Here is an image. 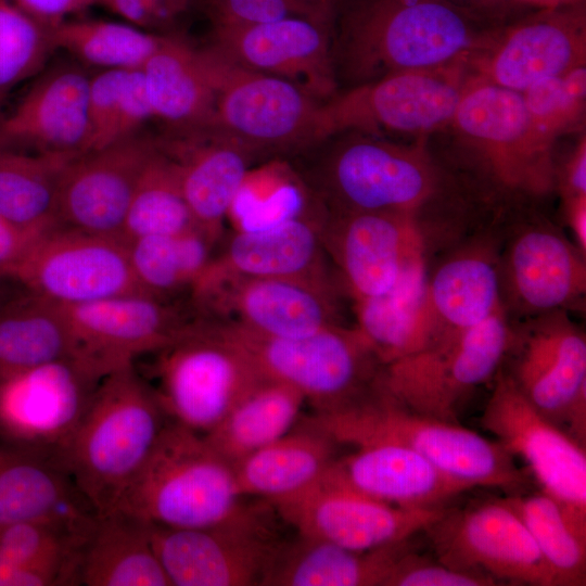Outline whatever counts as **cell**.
<instances>
[{
  "label": "cell",
  "mask_w": 586,
  "mask_h": 586,
  "mask_svg": "<svg viewBox=\"0 0 586 586\" xmlns=\"http://www.w3.org/2000/svg\"><path fill=\"white\" fill-rule=\"evenodd\" d=\"M497 27L449 0H343L332 40L337 85L466 63Z\"/></svg>",
  "instance_id": "6da1fadb"
},
{
  "label": "cell",
  "mask_w": 586,
  "mask_h": 586,
  "mask_svg": "<svg viewBox=\"0 0 586 586\" xmlns=\"http://www.w3.org/2000/svg\"><path fill=\"white\" fill-rule=\"evenodd\" d=\"M436 155L482 195L530 202L556 191V145L534 126L521 93L467 79Z\"/></svg>",
  "instance_id": "7a4b0ae2"
},
{
  "label": "cell",
  "mask_w": 586,
  "mask_h": 586,
  "mask_svg": "<svg viewBox=\"0 0 586 586\" xmlns=\"http://www.w3.org/2000/svg\"><path fill=\"white\" fill-rule=\"evenodd\" d=\"M335 136L319 170L328 213H394L422 224L426 211L459 192L456 176L434 153L430 138Z\"/></svg>",
  "instance_id": "3957f363"
},
{
  "label": "cell",
  "mask_w": 586,
  "mask_h": 586,
  "mask_svg": "<svg viewBox=\"0 0 586 586\" xmlns=\"http://www.w3.org/2000/svg\"><path fill=\"white\" fill-rule=\"evenodd\" d=\"M304 422L336 444L355 447L396 444L423 456L442 471L474 487L518 493L526 475L497 441L476 432L416 412L396 402L381 386H373L352 403L328 412H316Z\"/></svg>",
  "instance_id": "277c9868"
},
{
  "label": "cell",
  "mask_w": 586,
  "mask_h": 586,
  "mask_svg": "<svg viewBox=\"0 0 586 586\" xmlns=\"http://www.w3.org/2000/svg\"><path fill=\"white\" fill-rule=\"evenodd\" d=\"M167 421L135 365L101 379L62 461L97 515L116 510Z\"/></svg>",
  "instance_id": "5b68a950"
},
{
  "label": "cell",
  "mask_w": 586,
  "mask_h": 586,
  "mask_svg": "<svg viewBox=\"0 0 586 586\" xmlns=\"http://www.w3.org/2000/svg\"><path fill=\"white\" fill-rule=\"evenodd\" d=\"M242 497L233 466L203 434L168 420L115 511L146 524L206 527L233 515Z\"/></svg>",
  "instance_id": "8992f818"
},
{
  "label": "cell",
  "mask_w": 586,
  "mask_h": 586,
  "mask_svg": "<svg viewBox=\"0 0 586 586\" xmlns=\"http://www.w3.org/2000/svg\"><path fill=\"white\" fill-rule=\"evenodd\" d=\"M267 379L297 390L316 412L341 408L367 393L382 365L354 328L334 324L301 337H272L209 320Z\"/></svg>",
  "instance_id": "52a82bcc"
},
{
  "label": "cell",
  "mask_w": 586,
  "mask_h": 586,
  "mask_svg": "<svg viewBox=\"0 0 586 586\" xmlns=\"http://www.w3.org/2000/svg\"><path fill=\"white\" fill-rule=\"evenodd\" d=\"M152 355L149 384L166 418L203 435L264 378L239 346L198 317Z\"/></svg>",
  "instance_id": "ba28073f"
},
{
  "label": "cell",
  "mask_w": 586,
  "mask_h": 586,
  "mask_svg": "<svg viewBox=\"0 0 586 586\" xmlns=\"http://www.w3.org/2000/svg\"><path fill=\"white\" fill-rule=\"evenodd\" d=\"M467 79L461 63L394 73L345 88L320 104L316 143L348 131L430 138L450 122Z\"/></svg>",
  "instance_id": "9c48e42d"
},
{
  "label": "cell",
  "mask_w": 586,
  "mask_h": 586,
  "mask_svg": "<svg viewBox=\"0 0 586 586\" xmlns=\"http://www.w3.org/2000/svg\"><path fill=\"white\" fill-rule=\"evenodd\" d=\"M511 321L504 307L468 329L438 335L424 348L382 367L384 391L405 407L456 422L460 402L504 365Z\"/></svg>",
  "instance_id": "30bf717a"
},
{
  "label": "cell",
  "mask_w": 586,
  "mask_h": 586,
  "mask_svg": "<svg viewBox=\"0 0 586 586\" xmlns=\"http://www.w3.org/2000/svg\"><path fill=\"white\" fill-rule=\"evenodd\" d=\"M272 506L243 505L206 527L143 523L171 586L264 585L282 542L271 526Z\"/></svg>",
  "instance_id": "8fae6325"
},
{
  "label": "cell",
  "mask_w": 586,
  "mask_h": 586,
  "mask_svg": "<svg viewBox=\"0 0 586 586\" xmlns=\"http://www.w3.org/2000/svg\"><path fill=\"white\" fill-rule=\"evenodd\" d=\"M481 416L483 429L527 466L542 493L560 507L564 519L586 538L585 446L538 411L500 369Z\"/></svg>",
  "instance_id": "7c38bea8"
},
{
  "label": "cell",
  "mask_w": 586,
  "mask_h": 586,
  "mask_svg": "<svg viewBox=\"0 0 586 586\" xmlns=\"http://www.w3.org/2000/svg\"><path fill=\"white\" fill-rule=\"evenodd\" d=\"M215 88L211 126L252 154L316 143L320 104L295 85L239 66L203 49Z\"/></svg>",
  "instance_id": "4fadbf2b"
},
{
  "label": "cell",
  "mask_w": 586,
  "mask_h": 586,
  "mask_svg": "<svg viewBox=\"0 0 586 586\" xmlns=\"http://www.w3.org/2000/svg\"><path fill=\"white\" fill-rule=\"evenodd\" d=\"M101 379L62 358L1 380L0 441L62 469Z\"/></svg>",
  "instance_id": "5bb4252c"
},
{
  "label": "cell",
  "mask_w": 586,
  "mask_h": 586,
  "mask_svg": "<svg viewBox=\"0 0 586 586\" xmlns=\"http://www.w3.org/2000/svg\"><path fill=\"white\" fill-rule=\"evenodd\" d=\"M4 278L59 305L148 294L132 271L125 240L62 225L39 234Z\"/></svg>",
  "instance_id": "9a60e30c"
},
{
  "label": "cell",
  "mask_w": 586,
  "mask_h": 586,
  "mask_svg": "<svg viewBox=\"0 0 586 586\" xmlns=\"http://www.w3.org/2000/svg\"><path fill=\"white\" fill-rule=\"evenodd\" d=\"M199 318L272 337H301L340 324L331 281L200 275L189 292Z\"/></svg>",
  "instance_id": "2e32d148"
},
{
  "label": "cell",
  "mask_w": 586,
  "mask_h": 586,
  "mask_svg": "<svg viewBox=\"0 0 586 586\" xmlns=\"http://www.w3.org/2000/svg\"><path fill=\"white\" fill-rule=\"evenodd\" d=\"M586 64V4L537 9L497 27L467 60L470 79L515 92Z\"/></svg>",
  "instance_id": "e0dca14e"
},
{
  "label": "cell",
  "mask_w": 586,
  "mask_h": 586,
  "mask_svg": "<svg viewBox=\"0 0 586 586\" xmlns=\"http://www.w3.org/2000/svg\"><path fill=\"white\" fill-rule=\"evenodd\" d=\"M424 532L437 560L497 581L559 586L519 515L504 499L444 510Z\"/></svg>",
  "instance_id": "ac0fdd59"
},
{
  "label": "cell",
  "mask_w": 586,
  "mask_h": 586,
  "mask_svg": "<svg viewBox=\"0 0 586 586\" xmlns=\"http://www.w3.org/2000/svg\"><path fill=\"white\" fill-rule=\"evenodd\" d=\"M59 306L68 329L72 358L100 378L165 347L196 318L186 316L171 300L148 294Z\"/></svg>",
  "instance_id": "d6986e66"
},
{
  "label": "cell",
  "mask_w": 586,
  "mask_h": 586,
  "mask_svg": "<svg viewBox=\"0 0 586 586\" xmlns=\"http://www.w3.org/2000/svg\"><path fill=\"white\" fill-rule=\"evenodd\" d=\"M297 535L353 550H373L424 532L445 508L393 506L345 486L324 474L308 487L269 502Z\"/></svg>",
  "instance_id": "ffe728a7"
},
{
  "label": "cell",
  "mask_w": 586,
  "mask_h": 586,
  "mask_svg": "<svg viewBox=\"0 0 586 586\" xmlns=\"http://www.w3.org/2000/svg\"><path fill=\"white\" fill-rule=\"evenodd\" d=\"M499 243L501 304L527 318L579 306L586 294V259L550 221L525 217Z\"/></svg>",
  "instance_id": "44dd1931"
},
{
  "label": "cell",
  "mask_w": 586,
  "mask_h": 586,
  "mask_svg": "<svg viewBox=\"0 0 586 586\" xmlns=\"http://www.w3.org/2000/svg\"><path fill=\"white\" fill-rule=\"evenodd\" d=\"M321 237L354 302L386 293L413 265L425 260L423 226L408 215L327 212Z\"/></svg>",
  "instance_id": "7402d4cb"
},
{
  "label": "cell",
  "mask_w": 586,
  "mask_h": 586,
  "mask_svg": "<svg viewBox=\"0 0 586 586\" xmlns=\"http://www.w3.org/2000/svg\"><path fill=\"white\" fill-rule=\"evenodd\" d=\"M511 323L505 371L545 417L563 429L571 409L586 400V336L568 310ZM504 370V369H502Z\"/></svg>",
  "instance_id": "603a6c76"
},
{
  "label": "cell",
  "mask_w": 586,
  "mask_h": 586,
  "mask_svg": "<svg viewBox=\"0 0 586 586\" xmlns=\"http://www.w3.org/2000/svg\"><path fill=\"white\" fill-rule=\"evenodd\" d=\"M329 31L301 17L215 26L211 48L239 66L284 79L324 102L339 91Z\"/></svg>",
  "instance_id": "cb8c5ba5"
},
{
  "label": "cell",
  "mask_w": 586,
  "mask_h": 586,
  "mask_svg": "<svg viewBox=\"0 0 586 586\" xmlns=\"http://www.w3.org/2000/svg\"><path fill=\"white\" fill-rule=\"evenodd\" d=\"M156 150V138L138 132L73 157L60 181V225L122 238L137 184Z\"/></svg>",
  "instance_id": "d4e9b609"
},
{
  "label": "cell",
  "mask_w": 586,
  "mask_h": 586,
  "mask_svg": "<svg viewBox=\"0 0 586 586\" xmlns=\"http://www.w3.org/2000/svg\"><path fill=\"white\" fill-rule=\"evenodd\" d=\"M90 75L62 62L39 72L0 122V149L78 155L88 151Z\"/></svg>",
  "instance_id": "484cf974"
},
{
  "label": "cell",
  "mask_w": 586,
  "mask_h": 586,
  "mask_svg": "<svg viewBox=\"0 0 586 586\" xmlns=\"http://www.w3.org/2000/svg\"><path fill=\"white\" fill-rule=\"evenodd\" d=\"M331 481L370 498L403 508L433 509L475 488L396 444L357 446L335 458L324 473Z\"/></svg>",
  "instance_id": "4316f807"
},
{
  "label": "cell",
  "mask_w": 586,
  "mask_h": 586,
  "mask_svg": "<svg viewBox=\"0 0 586 586\" xmlns=\"http://www.w3.org/2000/svg\"><path fill=\"white\" fill-rule=\"evenodd\" d=\"M156 140L177 166L182 193L198 227L217 242L252 153L213 128L170 132Z\"/></svg>",
  "instance_id": "83f0119b"
},
{
  "label": "cell",
  "mask_w": 586,
  "mask_h": 586,
  "mask_svg": "<svg viewBox=\"0 0 586 586\" xmlns=\"http://www.w3.org/2000/svg\"><path fill=\"white\" fill-rule=\"evenodd\" d=\"M498 239L477 237L428 271L423 321L431 343L441 334L473 327L502 307Z\"/></svg>",
  "instance_id": "f1b7e54d"
},
{
  "label": "cell",
  "mask_w": 586,
  "mask_h": 586,
  "mask_svg": "<svg viewBox=\"0 0 586 586\" xmlns=\"http://www.w3.org/2000/svg\"><path fill=\"white\" fill-rule=\"evenodd\" d=\"M326 215L313 213L267 229L234 231L201 275L331 281L321 237Z\"/></svg>",
  "instance_id": "f546056e"
},
{
  "label": "cell",
  "mask_w": 586,
  "mask_h": 586,
  "mask_svg": "<svg viewBox=\"0 0 586 586\" xmlns=\"http://www.w3.org/2000/svg\"><path fill=\"white\" fill-rule=\"evenodd\" d=\"M95 518L62 469L0 445V524L46 522L88 533Z\"/></svg>",
  "instance_id": "4dcf8cb0"
},
{
  "label": "cell",
  "mask_w": 586,
  "mask_h": 586,
  "mask_svg": "<svg viewBox=\"0 0 586 586\" xmlns=\"http://www.w3.org/2000/svg\"><path fill=\"white\" fill-rule=\"evenodd\" d=\"M407 550L408 540L360 551L297 535L282 542L264 585L386 586Z\"/></svg>",
  "instance_id": "1f68e13d"
},
{
  "label": "cell",
  "mask_w": 586,
  "mask_h": 586,
  "mask_svg": "<svg viewBox=\"0 0 586 586\" xmlns=\"http://www.w3.org/2000/svg\"><path fill=\"white\" fill-rule=\"evenodd\" d=\"M142 73L154 117L165 122L170 132L211 126L215 88L203 50L163 36Z\"/></svg>",
  "instance_id": "d6a6232c"
},
{
  "label": "cell",
  "mask_w": 586,
  "mask_h": 586,
  "mask_svg": "<svg viewBox=\"0 0 586 586\" xmlns=\"http://www.w3.org/2000/svg\"><path fill=\"white\" fill-rule=\"evenodd\" d=\"M337 444L320 430L303 425L233 464L242 496L271 502L317 482L335 460Z\"/></svg>",
  "instance_id": "836d02e7"
},
{
  "label": "cell",
  "mask_w": 586,
  "mask_h": 586,
  "mask_svg": "<svg viewBox=\"0 0 586 586\" xmlns=\"http://www.w3.org/2000/svg\"><path fill=\"white\" fill-rule=\"evenodd\" d=\"M80 585L171 586L144 524L119 511L97 515L80 551Z\"/></svg>",
  "instance_id": "e575fe53"
},
{
  "label": "cell",
  "mask_w": 586,
  "mask_h": 586,
  "mask_svg": "<svg viewBox=\"0 0 586 586\" xmlns=\"http://www.w3.org/2000/svg\"><path fill=\"white\" fill-rule=\"evenodd\" d=\"M426 259L413 265L386 293L355 301L356 328L382 366L431 343L423 322Z\"/></svg>",
  "instance_id": "d590c367"
},
{
  "label": "cell",
  "mask_w": 586,
  "mask_h": 586,
  "mask_svg": "<svg viewBox=\"0 0 586 586\" xmlns=\"http://www.w3.org/2000/svg\"><path fill=\"white\" fill-rule=\"evenodd\" d=\"M304 403L297 390L263 378L204 437L233 466L291 431Z\"/></svg>",
  "instance_id": "8d00e7d4"
},
{
  "label": "cell",
  "mask_w": 586,
  "mask_h": 586,
  "mask_svg": "<svg viewBox=\"0 0 586 586\" xmlns=\"http://www.w3.org/2000/svg\"><path fill=\"white\" fill-rule=\"evenodd\" d=\"M75 156L0 149V216L35 234L60 226L61 176Z\"/></svg>",
  "instance_id": "74e56055"
},
{
  "label": "cell",
  "mask_w": 586,
  "mask_h": 586,
  "mask_svg": "<svg viewBox=\"0 0 586 586\" xmlns=\"http://www.w3.org/2000/svg\"><path fill=\"white\" fill-rule=\"evenodd\" d=\"M62 358L72 342L58 304L26 292L0 305V381Z\"/></svg>",
  "instance_id": "f35d334b"
},
{
  "label": "cell",
  "mask_w": 586,
  "mask_h": 586,
  "mask_svg": "<svg viewBox=\"0 0 586 586\" xmlns=\"http://www.w3.org/2000/svg\"><path fill=\"white\" fill-rule=\"evenodd\" d=\"M216 241L201 229L127 242L132 271L149 295L171 300L192 285L212 259Z\"/></svg>",
  "instance_id": "ab89813d"
},
{
  "label": "cell",
  "mask_w": 586,
  "mask_h": 586,
  "mask_svg": "<svg viewBox=\"0 0 586 586\" xmlns=\"http://www.w3.org/2000/svg\"><path fill=\"white\" fill-rule=\"evenodd\" d=\"M302 179L284 162L246 171L227 214L235 231L267 229L316 213Z\"/></svg>",
  "instance_id": "60d3db41"
},
{
  "label": "cell",
  "mask_w": 586,
  "mask_h": 586,
  "mask_svg": "<svg viewBox=\"0 0 586 586\" xmlns=\"http://www.w3.org/2000/svg\"><path fill=\"white\" fill-rule=\"evenodd\" d=\"M193 229L200 228L182 193L177 166L157 144L131 199L122 238L129 242Z\"/></svg>",
  "instance_id": "b9f144b4"
},
{
  "label": "cell",
  "mask_w": 586,
  "mask_h": 586,
  "mask_svg": "<svg viewBox=\"0 0 586 586\" xmlns=\"http://www.w3.org/2000/svg\"><path fill=\"white\" fill-rule=\"evenodd\" d=\"M54 49L104 69H141L162 37L136 27L97 20L64 21L50 29Z\"/></svg>",
  "instance_id": "7bdbcfd3"
},
{
  "label": "cell",
  "mask_w": 586,
  "mask_h": 586,
  "mask_svg": "<svg viewBox=\"0 0 586 586\" xmlns=\"http://www.w3.org/2000/svg\"><path fill=\"white\" fill-rule=\"evenodd\" d=\"M519 515L559 586L586 584V538L576 534L558 504L544 493L504 498Z\"/></svg>",
  "instance_id": "ee69618b"
},
{
  "label": "cell",
  "mask_w": 586,
  "mask_h": 586,
  "mask_svg": "<svg viewBox=\"0 0 586 586\" xmlns=\"http://www.w3.org/2000/svg\"><path fill=\"white\" fill-rule=\"evenodd\" d=\"M88 533L46 522L0 524V561L53 570L80 585V551Z\"/></svg>",
  "instance_id": "f6af8a7d"
},
{
  "label": "cell",
  "mask_w": 586,
  "mask_h": 586,
  "mask_svg": "<svg viewBox=\"0 0 586 586\" xmlns=\"http://www.w3.org/2000/svg\"><path fill=\"white\" fill-rule=\"evenodd\" d=\"M521 95L534 126L553 144L585 132L586 64L542 79Z\"/></svg>",
  "instance_id": "bcb514c9"
},
{
  "label": "cell",
  "mask_w": 586,
  "mask_h": 586,
  "mask_svg": "<svg viewBox=\"0 0 586 586\" xmlns=\"http://www.w3.org/2000/svg\"><path fill=\"white\" fill-rule=\"evenodd\" d=\"M54 50L50 30L9 0H0V101L18 82L39 74Z\"/></svg>",
  "instance_id": "7dc6e473"
},
{
  "label": "cell",
  "mask_w": 586,
  "mask_h": 586,
  "mask_svg": "<svg viewBox=\"0 0 586 586\" xmlns=\"http://www.w3.org/2000/svg\"><path fill=\"white\" fill-rule=\"evenodd\" d=\"M215 26L301 17L330 28L336 0H211Z\"/></svg>",
  "instance_id": "c3c4849f"
},
{
  "label": "cell",
  "mask_w": 586,
  "mask_h": 586,
  "mask_svg": "<svg viewBox=\"0 0 586 586\" xmlns=\"http://www.w3.org/2000/svg\"><path fill=\"white\" fill-rule=\"evenodd\" d=\"M128 71L104 69L90 77L88 91V151L113 142L120 95Z\"/></svg>",
  "instance_id": "681fc988"
},
{
  "label": "cell",
  "mask_w": 586,
  "mask_h": 586,
  "mask_svg": "<svg viewBox=\"0 0 586 586\" xmlns=\"http://www.w3.org/2000/svg\"><path fill=\"white\" fill-rule=\"evenodd\" d=\"M494 579L431 561L407 550L386 586H493Z\"/></svg>",
  "instance_id": "f907efd6"
},
{
  "label": "cell",
  "mask_w": 586,
  "mask_h": 586,
  "mask_svg": "<svg viewBox=\"0 0 586 586\" xmlns=\"http://www.w3.org/2000/svg\"><path fill=\"white\" fill-rule=\"evenodd\" d=\"M154 118L141 69L128 71L123 87L113 142L138 133L149 119Z\"/></svg>",
  "instance_id": "816d5d0a"
},
{
  "label": "cell",
  "mask_w": 586,
  "mask_h": 586,
  "mask_svg": "<svg viewBox=\"0 0 586 586\" xmlns=\"http://www.w3.org/2000/svg\"><path fill=\"white\" fill-rule=\"evenodd\" d=\"M556 191L561 199L586 195V135L578 133L568 155L556 166Z\"/></svg>",
  "instance_id": "f5cc1de1"
},
{
  "label": "cell",
  "mask_w": 586,
  "mask_h": 586,
  "mask_svg": "<svg viewBox=\"0 0 586 586\" xmlns=\"http://www.w3.org/2000/svg\"><path fill=\"white\" fill-rule=\"evenodd\" d=\"M23 13L47 29L66 17L97 4V0H9Z\"/></svg>",
  "instance_id": "db71d44e"
},
{
  "label": "cell",
  "mask_w": 586,
  "mask_h": 586,
  "mask_svg": "<svg viewBox=\"0 0 586 586\" xmlns=\"http://www.w3.org/2000/svg\"><path fill=\"white\" fill-rule=\"evenodd\" d=\"M72 585L60 572L0 561V586Z\"/></svg>",
  "instance_id": "11a10c76"
},
{
  "label": "cell",
  "mask_w": 586,
  "mask_h": 586,
  "mask_svg": "<svg viewBox=\"0 0 586 586\" xmlns=\"http://www.w3.org/2000/svg\"><path fill=\"white\" fill-rule=\"evenodd\" d=\"M97 2L138 27H154L170 16L163 8L149 0H97Z\"/></svg>",
  "instance_id": "9f6ffc18"
},
{
  "label": "cell",
  "mask_w": 586,
  "mask_h": 586,
  "mask_svg": "<svg viewBox=\"0 0 586 586\" xmlns=\"http://www.w3.org/2000/svg\"><path fill=\"white\" fill-rule=\"evenodd\" d=\"M483 21L501 26L533 10H526L511 0H449Z\"/></svg>",
  "instance_id": "6f0895ef"
},
{
  "label": "cell",
  "mask_w": 586,
  "mask_h": 586,
  "mask_svg": "<svg viewBox=\"0 0 586 586\" xmlns=\"http://www.w3.org/2000/svg\"><path fill=\"white\" fill-rule=\"evenodd\" d=\"M38 235L0 216V277H4Z\"/></svg>",
  "instance_id": "680465c9"
},
{
  "label": "cell",
  "mask_w": 586,
  "mask_h": 586,
  "mask_svg": "<svg viewBox=\"0 0 586 586\" xmlns=\"http://www.w3.org/2000/svg\"><path fill=\"white\" fill-rule=\"evenodd\" d=\"M561 200L564 221L573 234L574 244L586 254V195Z\"/></svg>",
  "instance_id": "91938a15"
},
{
  "label": "cell",
  "mask_w": 586,
  "mask_h": 586,
  "mask_svg": "<svg viewBox=\"0 0 586 586\" xmlns=\"http://www.w3.org/2000/svg\"><path fill=\"white\" fill-rule=\"evenodd\" d=\"M526 10L557 9L586 4V0H511Z\"/></svg>",
  "instance_id": "94428289"
},
{
  "label": "cell",
  "mask_w": 586,
  "mask_h": 586,
  "mask_svg": "<svg viewBox=\"0 0 586 586\" xmlns=\"http://www.w3.org/2000/svg\"><path fill=\"white\" fill-rule=\"evenodd\" d=\"M152 3L163 8L170 15L178 12L186 4L187 0H149Z\"/></svg>",
  "instance_id": "6125c7cd"
},
{
  "label": "cell",
  "mask_w": 586,
  "mask_h": 586,
  "mask_svg": "<svg viewBox=\"0 0 586 586\" xmlns=\"http://www.w3.org/2000/svg\"><path fill=\"white\" fill-rule=\"evenodd\" d=\"M1 105H2V103H0V122H1V119L3 117L2 113H1Z\"/></svg>",
  "instance_id": "be15d7a7"
},
{
  "label": "cell",
  "mask_w": 586,
  "mask_h": 586,
  "mask_svg": "<svg viewBox=\"0 0 586 586\" xmlns=\"http://www.w3.org/2000/svg\"><path fill=\"white\" fill-rule=\"evenodd\" d=\"M2 304V302L0 301V305Z\"/></svg>",
  "instance_id": "e7e4bbea"
},
{
  "label": "cell",
  "mask_w": 586,
  "mask_h": 586,
  "mask_svg": "<svg viewBox=\"0 0 586 586\" xmlns=\"http://www.w3.org/2000/svg\"><path fill=\"white\" fill-rule=\"evenodd\" d=\"M0 103H2V101H0Z\"/></svg>",
  "instance_id": "03108f58"
}]
</instances>
